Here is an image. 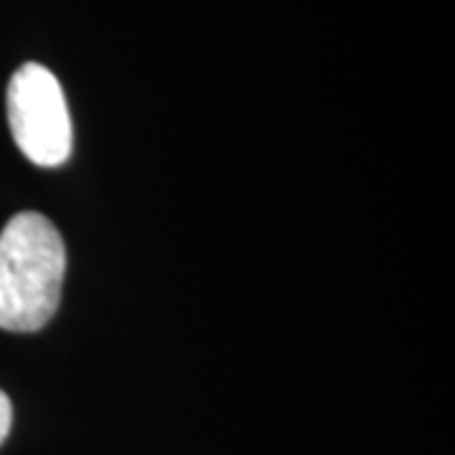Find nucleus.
I'll use <instances>...</instances> for the list:
<instances>
[{
	"label": "nucleus",
	"instance_id": "obj_3",
	"mask_svg": "<svg viewBox=\"0 0 455 455\" xmlns=\"http://www.w3.org/2000/svg\"><path fill=\"white\" fill-rule=\"evenodd\" d=\"M11 423H13V405H11L8 395L0 390V443L8 438Z\"/></svg>",
	"mask_w": 455,
	"mask_h": 455
},
{
	"label": "nucleus",
	"instance_id": "obj_2",
	"mask_svg": "<svg viewBox=\"0 0 455 455\" xmlns=\"http://www.w3.org/2000/svg\"><path fill=\"white\" fill-rule=\"evenodd\" d=\"M8 124L18 149L41 167L68 160L74 145L64 89L46 66L26 64L8 84Z\"/></svg>",
	"mask_w": 455,
	"mask_h": 455
},
{
	"label": "nucleus",
	"instance_id": "obj_1",
	"mask_svg": "<svg viewBox=\"0 0 455 455\" xmlns=\"http://www.w3.org/2000/svg\"><path fill=\"white\" fill-rule=\"evenodd\" d=\"M66 248L41 212H18L0 233V329L38 331L61 301Z\"/></svg>",
	"mask_w": 455,
	"mask_h": 455
}]
</instances>
